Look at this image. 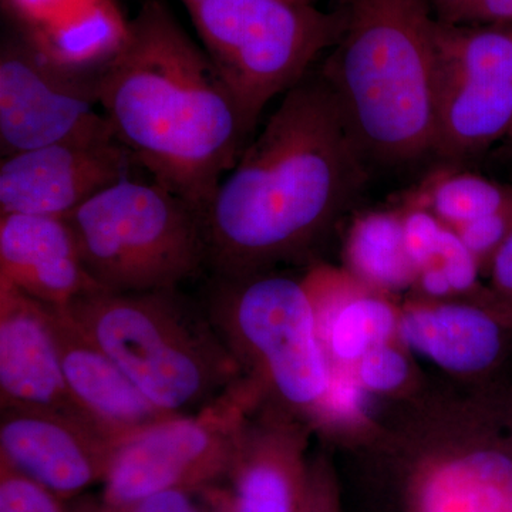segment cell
<instances>
[{
    "label": "cell",
    "mask_w": 512,
    "mask_h": 512,
    "mask_svg": "<svg viewBox=\"0 0 512 512\" xmlns=\"http://www.w3.org/2000/svg\"><path fill=\"white\" fill-rule=\"evenodd\" d=\"M491 272L497 291L512 301V229L491 262Z\"/></svg>",
    "instance_id": "cell-32"
},
{
    "label": "cell",
    "mask_w": 512,
    "mask_h": 512,
    "mask_svg": "<svg viewBox=\"0 0 512 512\" xmlns=\"http://www.w3.org/2000/svg\"><path fill=\"white\" fill-rule=\"evenodd\" d=\"M70 393L94 427L114 447L173 414L138 390L63 308L43 305Z\"/></svg>",
    "instance_id": "cell-14"
},
{
    "label": "cell",
    "mask_w": 512,
    "mask_h": 512,
    "mask_svg": "<svg viewBox=\"0 0 512 512\" xmlns=\"http://www.w3.org/2000/svg\"><path fill=\"white\" fill-rule=\"evenodd\" d=\"M204 494L208 503L211 504V512H229L221 488L212 487L210 490L204 491Z\"/></svg>",
    "instance_id": "cell-36"
},
{
    "label": "cell",
    "mask_w": 512,
    "mask_h": 512,
    "mask_svg": "<svg viewBox=\"0 0 512 512\" xmlns=\"http://www.w3.org/2000/svg\"><path fill=\"white\" fill-rule=\"evenodd\" d=\"M248 133L338 43L345 13L292 0H181Z\"/></svg>",
    "instance_id": "cell-6"
},
{
    "label": "cell",
    "mask_w": 512,
    "mask_h": 512,
    "mask_svg": "<svg viewBox=\"0 0 512 512\" xmlns=\"http://www.w3.org/2000/svg\"><path fill=\"white\" fill-rule=\"evenodd\" d=\"M434 2L446 16V22L456 23L473 0H434Z\"/></svg>",
    "instance_id": "cell-35"
},
{
    "label": "cell",
    "mask_w": 512,
    "mask_h": 512,
    "mask_svg": "<svg viewBox=\"0 0 512 512\" xmlns=\"http://www.w3.org/2000/svg\"><path fill=\"white\" fill-rule=\"evenodd\" d=\"M396 328V316L386 302L359 298L343 306L330 326V350L340 362H355L383 345Z\"/></svg>",
    "instance_id": "cell-22"
},
{
    "label": "cell",
    "mask_w": 512,
    "mask_h": 512,
    "mask_svg": "<svg viewBox=\"0 0 512 512\" xmlns=\"http://www.w3.org/2000/svg\"><path fill=\"white\" fill-rule=\"evenodd\" d=\"M63 501L0 458V512H64Z\"/></svg>",
    "instance_id": "cell-23"
},
{
    "label": "cell",
    "mask_w": 512,
    "mask_h": 512,
    "mask_svg": "<svg viewBox=\"0 0 512 512\" xmlns=\"http://www.w3.org/2000/svg\"><path fill=\"white\" fill-rule=\"evenodd\" d=\"M137 165L116 138L66 141L3 157L0 215L66 218Z\"/></svg>",
    "instance_id": "cell-11"
},
{
    "label": "cell",
    "mask_w": 512,
    "mask_h": 512,
    "mask_svg": "<svg viewBox=\"0 0 512 512\" xmlns=\"http://www.w3.org/2000/svg\"><path fill=\"white\" fill-rule=\"evenodd\" d=\"M512 130V32L437 26L434 156L464 161Z\"/></svg>",
    "instance_id": "cell-9"
},
{
    "label": "cell",
    "mask_w": 512,
    "mask_h": 512,
    "mask_svg": "<svg viewBox=\"0 0 512 512\" xmlns=\"http://www.w3.org/2000/svg\"><path fill=\"white\" fill-rule=\"evenodd\" d=\"M437 258H440L441 268L446 272L453 291H467L476 284L477 258L471 254L456 231L443 228Z\"/></svg>",
    "instance_id": "cell-27"
},
{
    "label": "cell",
    "mask_w": 512,
    "mask_h": 512,
    "mask_svg": "<svg viewBox=\"0 0 512 512\" xmlns=\"http://www.w3.org/2000/svg\"><path fill=\"white\" fill-rule=\"evenodd\" d=\"M100 73L66 69L25 36L0 49V153L3 157L66 141L114 138L99 103Z\"/></svg>",
    "instance_id": "cell-10"
},
{
    "label": "cell",
    "mask_w": 512,
    "mask_h": 512,
    "mask_svg": "<svg viewBox=\"0 0 512 512\" xmlns=\"http://www.w3.org/2000/svg\"><path fill=\"white\" fill-rule=\"evenodd\" d=\"M127 29L114 0H92L53 25L22 32L52 62L77 72L100 73L119 52Z\"/></svg>",
    "instance_id": "cell-19"
},
{
    "label": "cell",
    "mask_w": 512,
    "mask_h": 512,
    "mask_svg": "<svg viewBox=\"0 0 512 512\" xmlns=\"http://www.w3.org/2000/svg\"><path fill=\"white\" fill-rule=\"evenodd\" d=\"M241 437L224 491L229 512H302L306 478L295 454Z\"/></svg>",
    "instance_id": "cell-18"
},
{
    "label": "cell",
    "mask_w": 512,
    "mask_h": 512,
    "mask_svg": "<svg viewBox=\"0 0 512 512\" xmlns=\"http://www.w3.org/2000/svg\"><path fill=\"white\" fill-rule=\"evenodd\" d=\"M113 136L154 183L204 210L249 137L214 64L161 0H144L99 74Z\"/></svg>",
    "instance_id": "cell-2"
},
{
    "label": "cell",
    "mask_w": 512,
    "mask_h": 512,
    "mask_svg": "<svg viewBox=\"0 0 512 512\" xmlns=\"http://www.w3.org/2000/svg\"><path fill=\"white\" fill-rule=\"evenodd\" d=\"M0 282L53 308L96 288L66 218L0 215Z\"/></svg>",
    "instance_id": "cell-15"
},
{
    "label": "cell",
    "mask_w": 512,
    "mask_h": 512,
    "mask_svg": "<svg viewBox=\"0 0 512 512\" xmlns=\"http://www.w3.org/2000/svg\"><path fill=\"white\" fill-rule=\"evenodd\" d=\"M421 285H423L424 291L433 296H444L453 291L444 269L433 264L423 269Z\"/></svg>",
    "instance_id": "cell-34"
},
{
    "label": "cell",
    "mask_w": 512,
    "mask_h": 512,
    "mask_svg": "<svg viewBox=\"0 0 512 512\" xmlns=\"http://www.w3.org/2000/svg\"><path fill=\"white\" fill-rule=\"evenodd\" d=\"M345 28L319 70L369 164L434 156L439 20L429 0H345Z\"/></svg>",
    "instance_id": "cell-3"
},
{
    "label": "cell",
    "mask_w": 512,
    "mask_h": 512,
    "mask_svg": "<svg viewBox=\"0 0 512 512\" xmlns=\"http://www.w3.org/2000/svg\"><path fill=\"white\" fill-rule=\"evenodd\" d=\"M466 20L505 22L512 20V0H473L456 23Z\"/></svg>",
    "instance_id": "cell-31"
},
{
    "label": "cell",
    "mask_w": 512,
    "mask_h": 512,
    "mask_svg": "<svg viewBox=\"0 0 512 512\" xmlns=\"http://www.w3.org/2000/svg\"><path fill=\"white\" fill-rule=\"evenodd\" d=\"M302 512H336L325 483H316L315 480L306 481Z\"/></svg>",
    "instance_id": "cell-33"
},
{
    "label": "cell",
    "mask_w": 512,
    "mask_h": 512,
    "mask_svg": "<svg viewBox=\"0 0 512 512\" xmlns=\"http://www.w3.org/2000/svg\"><path fill=\"white\" fill-rule=\"evenodd\" d=\"M443 228L439 221L426 211L416 210L404 217V248L416 271L426 268L437 259Z\"/></svg>",
    "instance_id": "cell-25"
},
{
    "label": "cell",
    "mask_w": 512,
    "mask_h": 512,
    "mask_svg": "<svg viewBox=\"0 0 512 512\" xmlns=\"http://www.w3.org/2000/svg\"><path fill=\"white\" fill-rule=\"evenodd\" d=\"M292 2H298V3H312L313 0H292Z\"/></svg>",
    "instance_id": "cell-37"
},
{
    "label": "cell",
    "mask_w": 512,
    "mask_h": 512,
    "mask_svg": "<svg viewBox=\"0 0 512 512\" xmlns=\"http://www.w3.org/2000/svg\"><path fill=\"white\" fill-rule=\"evenodd\" d=\"M0 404L2 410L62 414L97 431L70 393L42 303L5 282H0Z\"/></svg>",
    "instance_id": "cell-13"
},
{
    "label": "cell",
    "mask_w": 512,
    "mask_h": 512,
    "mask_svg": "<svg viewBox=\"0 0 512 512\" xmlns=\"http://www.w3.org/2000/svg\"><path fill=\"white\" fill-rule=\"evenodd\" d=\"M409 365L402 353L386 343L370 349L359 360V380L373 392H390L406 382Z\"/></svg>",
    "instance_id": "cell-24"
},
{
    "label": "cell",
    "mask_w": 512,
    "mask_h": 512,
    "mask_svg": "<svg viewBox=\"0 0 512 512\" xmlns=\"http://www.w3.org/2000/svg\"><path fill=\"white\" fill-rule=\"evenodd\" d=\"M89 2L92 0H5L23 30L53 25Z\"/></svg>",
    "instance_id": "cell-28"
},
{
    "label": "cell",
    "mask_w": 512,
    "mask_h": 512,
    "mask_svg": "<svg viewBox=\"0 0 512 512\" xmlns=\"http://www.w3.org/2000/svg\"><path fill=\"white\" fill-rule=\"evenodd\" d=\"M330 413L340 417L359 416L366 410L367 396L362 382H356L352 377H330L328 392L322 399Z\"/></svg>",
    "instance_id": "cell-29"
},
{
    "label": "cell",
    "mask_w": 512,
    "mask_h": 512,
    "mask_svg": "<svg viewBox=\"0 0 512 512\" xmlns=\"http://www.w3.org/2000/svg\"><path fill=\"white\" fill-rule=\"evenodd\" d=\"M512 229V205L507 210L488 215L458 228L457 234L476 258L491 256L493 262L498 249L504 244Z\"/></svg>",
    "instance_id": "cell-26"
},
{
    "label": "cell",
    "mask_w": 512,
    "mask_h": 512,
    "mask_svg": "<svg viewBox=\"0 0 512 512\" xmlns=\"http://www.w3.org/2000/svg\"><path fill=\"white\" fill-rule=\"evenodd\" d=\"M114 448L92 427L62 414L2 410L0 458L62 501L103 483Z\"/></svg>",
    "instance_id": "cell-12"
},
{
    "label": "cell",
    "mask_w": 512,
    "mask_h": 512,
    "mask_svg": "<svg viewBox=\"0 0 512 512\" xmlns=\"http://www.w3.org/2000/svg\"><path fill=\"white\" fill-rule=\"evenodd\" d=\"M430 198L437 218L460 228L510 208L512 187L478 175L454 174L440 178L431 188Z\"/></svg>",
    "instance_id": "cell-21"
},
{
    "label": "cell",
    "mask_w": 512,
    "mask_h": 512,
    "mask_svg": "<svg viewBox=\"0 0 512 512\" xmlns=\"http://www.w3.org/2000/svg\"><path fill=\"white\" fill-rule=\"evenodd\" d=\"M248 397L239 380L198 412L168 417L121 441L96 505L117 510L160 491L217 487L237 456Z\"/></svg>",
    "instance_id": "cell-8"
},
{
    "label": "cell",
    "mask_w": 512,
    "mask_h": 512,
    "mask_svg": "<svg viewBox=\"0 0 512 512\" xmlns=\"http://www.w3.org/2000/svg\"><path fill=\"white\" fill-rule=\"evenodd\" d=\"M205 311L239 369L251 362L284 402H320L330 367L318 338L309 289L291 276L214 275Z\"/></svg>",
    "instance_id": "cell-7"
},
{
    "label": "cell",
    "mask_w": 512,
    "mask_h": 512,
    "mask_svg": "<svg viewBox=\"0 0 512 512\" xmlns=\"http://www.w3.org/2000/svg\"><path fill=\"white\" fill-rule=\"evenodd\" d=\"M66 220L87 275L103 291L177 289L207 268L200 212L154 181L124 178Z\"/></svg>",
    "instance_id": "cell-5"
},
{
    "label": "cell",
    "mask_w": 512,
    "mask_h": 512,
    "mask_svg": "<svg viewBox=\"0 0 512 512\" xmlns=\"http://www.w3.org/2000/svg\"><path fill=\"white\" fill-rule=\"evenodd\" d=\"M507 140L510 141L511 146H512V130H511V133L508 134Z\"/></svg>",
    "instance_id": "cell-38"
},
{
    "label": "cell",
    "mask_w": 512,
    "mask_h": 512,
    "mask_svg": "<svg viewBox=\"0 0 512 512\" xmlns=\"http://www.w3.org/2000/svg\"><path fill=\"white\" fill-rule=\"evenodd\" d=\"M67 312L164 413L198 412L239 382L237 360L205 308L177 289L83 293Z\"/></svg>",
    "instance_id": "cell-4"
},
{
    "label": "cell",
    "mask_w": 512,
    "mask_h": 512,
    "mask_svg": "<svg viewBox=\"0 0 512 512\" xmlns=\"http://www.w3.org/2000/svg\"><path fill=\"white\" fill-rule=\"evenodd\" d=\"M413 512H512V448H478L433 464L414 484Z\"/></svg>",
    "instance_id": "cell-16"
},
{
    "label": "cell",
    "mask_w": 512,
    "mask_h": 512,
    "mask_svg": "<svg viewBox=\"0 0 512 512\" xmlns=\"http://www.w3.org/2000/svg\"><path fill=\"white\" fill-rule=\"evenodd\" d=\"M369 165L332 87L309 72L202 210L207 269L262 272L302 251L365 191Z\"/></svg>",
    "instance_id": "cell-1"
},
{
    "label": "cell",
    "mask_w": 512,
    "mask_h": 512,
    "mask_svg": "<svg viewBox=\"0 0 512 512\" xmlns=\"http://www.w3.org/2000/svg\"><path fill=\"white\" fill-rule=\"evenodd\" d=\"M83 512H202L192 500V493L184 490H165L160 493L147 495L136 503L117 508V510H104L99 505H93Z\"/></svg>",
    "instance_id": "cell-30"
},
{
    "label": "cell",
    "mask_w": 512,
    "mask_h": 512,
    "mask_svg": "<svg viewBox=\"0 0 512 512\" xmlns=\"http://www.w3.org/2000/svg\"><path fill=\"white\" fill-rule=\"evenodd\" d=\"M403 342L444 369L476 373L497 362L503 329L493 315L464 305L406 313L399 325Z\"/></svg>",
    "instance_id": "cell-17"
},
{
    "label": "cell",
    "mask_w": 512,
    "mask_h": 512,
    "mask_svg": "<svg viewBox=\"0 0 512 512\" xmlns=\"http://www.w3.org/2000/svg\"><path fill=\"white\" fill-rule=\"evenodd\" d=\"M349 256L363 278L383 288H402L416 272L404 248L403 220L393 214H370L357 221Z\"/></svg>",
    "instance_id": "cell-20"
}]
</instances>
